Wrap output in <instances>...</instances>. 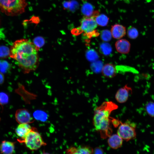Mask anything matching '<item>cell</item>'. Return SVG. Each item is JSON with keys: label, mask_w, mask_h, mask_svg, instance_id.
I'll return each mask as SVG.
<instances>
[{"label": "cell", "mask_w": 154, "mask_h": 154, "mask_svg": "<svg viewBox=\"0 0 154 154\" xmlns=\"http://www.w3.org/2000/svg\"><path fill=\"white\" fill-rule=\"evenodd\" d=\"M39 49L29 39H19L11 46L9 56L17 62L24 73H28L36 70L39 65Z\"/></svg>", "instance_id": "1"}, {"label": "cell", "mask_w": 154, "mask_h": 154, "mask_svg": "<svg viewBox=\"0 0 154 154\" xmlns=\"http://www.w3.org/2000/svg\"><path fill=\"white\" fill-rule=\"evenodd\" d=\"M118 106L112 101H106L95 110L93 122L95 129L104 138L110 136L112 130L110 116Z\"/></svg>", "instance_id": "2"}, {"label": "cell", "mask_w": 154, "mask_h": 154, "mask_svg": "<svg viewBox=\"0 0 154 154\" xmlns=\"http://www.w3.org/2000/svg\"><path fill=\"white\" fill-rule=\"evenodd\" d=\"M27 5L25 0H0V9L9 16L17 15L23 13Z\"/></svg>", "instance_id": "3"}, {"label": "cell", "mask_w": 154, "mask_h": 154, "mask_svg": "<svg viewBox=\"0 0 154 154\" xmlns=\"http://www.w3.org/2000/svg\"><path fill=\"white\" fill-rule=\"evenodd\" d=\"M95 18L93 16L89 17L84 16L81 21L80 27L73 30L72 33L77 35L83 32L84 36L88 38L98 36L99 33L96 30L98 25Z\"/></svg>", "instance_id": "4"}, {"label": "cell", "mask_w": 154, "mask_h": 154, "mask_svg": "<svg viewBox=\"0 0 154 154\" xmlns=\"http://www.w3.org/2000/svg\"><path fill=\"white\" fill-rule=\"evenodd\" d=\"M18 141L25 143L26 147L32 151L37 150L46 145L37 129L33 127L24 139Z\"/></svg>", "instance_id": "5"}, {"label": "cell", "mask_w": 154, "mask_h": 154, "mask_svg": "<svg viewBox=\"0 0 154 154\" xmlns=\"http://www.w3.org/2000/svg\"><path fill=\"white\" fill-rule=\"evenodd\" d=\"M135 123L129 120L125 122H121L117 131V134L123 139L128 141L135 138L136 136Z\"/></svg>", "instance_id": "6"}, {"label": "cell", "mask_w": 154, "mask_h": 154, "mask_svg": "<svg viewBox=\"0 0 154 154\" xmlns=\"http://www.w3.org/2000/svg\"><path fill=\"white\" fill-rule=\"evenodd\" d=\"M15 118L19 124H29L34 121L28 110L25 108L17 110L15 113Z\"/></svg>", "instance_id": "7"}, {"label": "cell", "mask_w": 154, "mask_h": 154, "mask_svg": "<svg viewBox=\"0 0 154 154\" xmlns=\"http://www.w3.org/2000/svg\"><path fill=\"white\" fill-rule=\"evenodd\" d=\"M132 92L131 88L126 85L118 90L115 95V99L119 103H124L128 100Z\"/></svg>", "instance_id": "8"}, {"label": "cell", "mask_w": 154, "mask_h": 154, "mask_svg": "<svg viewBox=\"0 0 154 154\" xmlns=\"http://www.w3.org/2000/svg\"><path fill=\"white\" fill-rule=\"evenodd\" d=\"M115 45L116 50L120 53L126 54L128 53L130 51V43L125 39H119L116 42Z\"/></svg>", "instance_id": "9"}, {"label": "cell", "mask_w": 154, "mask_h": 154, "mask_svg": "<svg viewBox=\"0 0 154 154\" xmlns=\"http://www.w3.org/2000/svg\"><path fill=\"white\" fill-rule=\"evenodd\" d=\"M32 128L29 124H19L15 130L16 134L20 138L18 141L24 139Z\"/></svg>", "instance_id": "10"}, {"label": "cell", "mask_w": 154, "mask_h": 154, "mask_svg": "<svg viewBox=\"0 0 154 154\" xmlns=\"http://www.w3.org/2000/svg\"><path fill=\"white\" fill-rule=\"evenodd\" d=\"M111 32L112 37L114 38L119 39L125 35L126 30L125 27L123 25L116 24L112 26Z\"/></svg>", "instance_id": "11"}, {"label": "cell", "mask_w": 154, "mask_h": 154, "mask_svg": "<svg viewBox=\"0 0 154 154\" xmlns=\"http://www.w3.org/2000/svg\"><path fill=\"white\" fill-rule=\"evenodd\" d=\"M123 142V139L117 134L110 136L108 140L109 146L114 149L120 147L122 145Z\"/></svg>", "instance_id": "12"}, {"label": "cell", "mask_w": 154, "mask_h": 154, "mask_svg": "<svg viewBox=\"0 0 154 154\" xmlns=\"http://www.w3.org/2000/svg\"><path fill=\"white\" fill-rule=\"evenodd\" d=\"M101 71L102 75L108 78L114 77L116 75L117 72L115 66L110 63L105 64L103 66Z\"/></svg>", "instance_id": "13"}, {"label": "cell", "mask_w": 154, "mask_h": 154, "mask_svg": "<svg viewBox=\"0 0 154 154\" xmlns=\"http://www.w3.org/2000/svg\"><path fill=\"white\" fill-rule=\"evenodd\" d=\"M15 143L7 141H2L0 145V151L3 154H13L15 151Z\"/></svg>", "instance_id": "14"}, {"label": "cell", "mask_w": 154, "mask_h": 154, "mask_svg": "<svg viewBox=\"0 0 154 154\" xmlns=\"http://www.w3.org/2000/svg\"><path fill=\"white\" fill-rule=\"evenodd\" d=\"M81 11L84 17H88L92 16L94 11L92 5L88 2L85 3L82 5Z\"/></svg>", "instance_id": "15"}, {"label": "cell", "mask_w": 154, "mask_h": 154, "mask_svg": "<svg viewBox=\"0 0 154 154\" xmlns=\"http://www.w3.org/2000/svg\"><path fill=\"white\" fill-rule=\"evenodd\" d=\"M95 19L98 25L104 27L107 25L109 19L105 15L101 14L97 15Z\"/></svg>", "instance_id": "16"}, {"label": "cell", "mask_w": 154, "mask_h": 154, "mask_svg": "<svg viewBox=\"0 0 154 154\" xmlns=\"http://www.w3.org/2000/svg\"><path fill=\"white\" fill-rule=\"evenodd\" d=\"M100 49L101 52L105 55H110L112 50L110 45L106 42L102 43L100 45Z\"/></svg>", "instance_id": "17"}, {"label": "cell", "mask_w": 154, "mask_h": 154, "mask_svg": "<svg viewBox=\"0 0 154 154\" xmlns=\"http://www.w3.org/2000/svg\"><path fill=\"white\" fill-rule=\"evenodd\" d=\"M86 56L87 59L91 62L96 61L98 58L97 53L93 49H90L87 51L86 54Z\"/></svg>", "instance_id": "18"}, {"label": "cell", "mask_w": 154, "mask_h": 154, "mask_svg": "<svg viewBox=\"0 0 154 154\" xmlns=\"http://www.w3.org/2000/svg\"><path fill=\"white\" fill-rule=\"evenodd\" d=\"M78 154H93L94 150L91 147L83 146L77 148Z\"/></svg>", "instance_id": "19"}, {"label": "cell", "mask_w": 154, "mask_h": 154, "mask_svg": "<svg viewBox=\"0 0 154 154\" xmlns=\"http://www.w3.org/2000/svg\"><path fill=\"white\" fill-rule=\"evenodd\" d=\"M35 119L41 121H45L47 118V115L44 112L41 110L36 111L33 114Z\"/></svg>", "instance_id": "20"}, {"label": "cell", "mask_w": 154, "mask_h": 154, "mask_svg": "<svg viewBox=\"0 0 154 154\" xmlns=\"http://www.w3.org/2000/svg\"><path fill=\"white\" fill-rule=\"evenodd\" d=\"M127 35L128 37L131 39L136 38L138 35L137 30L135 27H129L127 30Z\"/></svg>", "instance_id": "21"}, {"label": "cell", "mask_w": 154, "mask_h": 154, "mask_svg": "<svg viewBox=\"0 0 154 154\" xmlns=\"http://www.w3.org/2000/svg\"><path fill=\"white\" fill-rule=\"evenodd\" d=\"M112 36L111 31L108 30H104L101 32L100 37L101 39L104 41H110L111 39Z\"/></svg>", "instance_id": "22"}, {"label": "cell", "mask_w": 154, "mask_h": 154, "mask_svg": "<svg viewBox=\"0 0 154 154\" xmlns=\"http://www.w3.org/2000/svg\"><path fill=\"white\" fill-rule=\"evenodd\" d=\"M91 66L92 70L96 73L102 71L103 67L102 62L99 61H94L91 64Z\"/></svg>", "instance_id": "23"}, {"label": "cell", "mask_w": 154, "mask_h": 154, "mask_svg": "<svg viewBox=\"0 0 154 154\" xmlns=\"http://www.w3.org/2000/svg\"><path fill=\"white\" fill-rule=\"evenodd\" d=\"M148 114L151 117H154V102H149L146 104L145 106Z\"/></svg>", "instance_id": "24"}, {"label": "cell", "mask_w": 154, "mask_h": 154, "mask_svg": "<svg viewBox=\"0 0 154 154\" xmlns=\"http://www.w3.org/2000/svg\"><path fill=\"white\" fill-rule=\"evenodd\" d=\"M33 42L35 46L40 48L44 45V40L42 37H38L34 39Z\"/></svg>", "instance_id": "25"}, {"label": "cell", "mask_w": 154, "mask_h": 154, "mask_svg": "<svg viewBox=\"0 0 154 154\" xmlns=\"http://www.w3.org/2000/svg\"><path fill=\"white\" fill-rule=\"evenodd\" d=\"M9 101L8 95L3 92H0V104L4 105L7 104Z\"/></svg>", "instance_id": "26"}, {"label": "cell", "mask_w": 154, "mask_h": 154, "mask_svg": "<svg viewBox=\"0 0 154 154\" xmlns=\"http://www.w3.org/2000/svg\"><path fill=\"white\" fill-rule=\"evenodd\" d=\"M10 50L5 46L0 47V57H5L9 55Z\"/></svg>", "instance_id": "27"}, {"label": "cell", "mask_w": 154, "mask_h": 154, "mask_svg": "<svg viewBox=\"0 0 154 154\" xmlns=\"http://www.w3.org/2000/svg\"><path fill=\"white\" fill-rule=\"evenodd\" d=\"M78 4L75 0L70 1V4L69 9L72 12L74 11L78 7Z\"/></svg>", "instance_id": "28"}, {"label": "cell", "mask_w": 154, "mask_h": 154, "mask_svg": "<svg viewBox=\"0 0 154 154\" xmlns=\"http://www.w3.org/2000/svg\"><path fill=\"white\" fill-rule=\"evenodd\" d=\"M70 4V1H64L62 3V5L64 9H69Z\"/></svg>", "instance_id": "29"}, {"label": "cell", "mask_w": 154, "mask_h": 154, "mask_svg": "<svg viewBox=\"0 0 154 154\" xmlns=\"http://www.w3.org/2000/svg\"><path fill=\"white\" fill-rule=\"evenodd\" d=\"M94 151V154H103V151L100 148H96Z\"/></svg>", "instance_id": "30"}, {"label": "cell", "mask_w": 154, "mask_h": 154, "mask_svg": "<svg viewBox=\"0 0 154 154\" xmlns=\"http://www.w3.org/2000/svg\"><path fill=\"white\" fill-rule=\"evenodd\" d=\"M4 81V77L3 74L0 72V85L2 84Z\"/></svg>", "instance_id": "31"}, {"label": "cell", "mask_w": 154, "mask_h": 154, "mask_svg": "<svg viewBox=\"0 0 154 154\" xmlns=\"http://www.w3.org/2000/svg\"><path fill=\"white\" fill-rule=\"evenodd\" d=\"M40 154H50V153H48L45 152V151H44L43 152L41 153Z\"/></svg>", "instance_id": "32"}, {"label": "cell", "mask_w": 154, "mask_h": 154, "mask_svg": "<svg viewBox=\"0 0 154 154\" xmlns=\"http://www.w3.org/2000/svg\"><path fill=\"white\" fill-rule=\"evenodd\" d=\"M3 35V34L2 32V30L1 29H0V35Z\"/></svg>", "instance_id": "33"}]
</instances>
